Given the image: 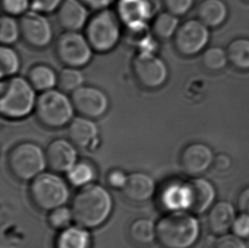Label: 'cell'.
Instances as JSON below:
<instances>
[{
	"label": "cell",
	"mask_w": 249,
	"mask_h": 248,
	"mask_svg": "<svg viewBox=\"0 0 249 248\" xmlns=\"http://www.w3.org/2000/svg\"><path fill=\"white\" fill-rule=\"evenodd\" d=\"M113 208L110 193L99 185H85L75 195L71 210L73 220L85 229L97 228L107 220Z\"/></svg>",
	"instance_id": "obj_1"
},
{
	"label": "cell",
	"mask_w": 249,
	"mask_h": 248,
	"mask_svg": "<svg viewBox=\"0 0 249 248\" xmlns=\"http://www.w3.org/2000/svg\"><path fill=\"white\" fill-rule=\"evenodd\" d=\"M157 240L163 248H191L198 239L197 219L183 211H175L159 219L156 225Z\"/></svg>",
	"instance_id": "obj_2"
},
{
	"label": "cell",
	"mask_w": 249,
	"mask_h": 248,
	"mask_svg": "<svg viewBox=\"0 0 249 248\" xmlns=\"http://www.w3.org/2000/svg\"><path fill=\"white\" fill-rule=\"evenodd\" d=\"M0 94V111L4 118L22 119L35 110L37 96L27 78L16 75L3 79Z\"/></svg>",
	"instance_id": "obj_3"
},
{
	"label": "cell",
	"mask_w": 249,
	"mask_h": 248,
	"mask_svg": "<svg viewBox=\"0 0 249 248\" xmlns=\"http://www.w3.org/2000/svg\"><path fill=\"white\" fill-rule=\"evenodd\" d=\"M36 118L44 127L58 129L68 126L75 118V108L71 97L61 89L41 92L34 110Z\"/></svg>",
	"instance_id": "obj_4"
},
{
	"label": "cell",
	"mask_w": 249,
	"mask_h": 248,
	"mask_svg": "<svg viewBox=\"0 0 249 248\" xmlns=\"http://www.w3.org/2000/svg\"><path fill=\"white\" fill-rule=\"evenodd\" d=\"M122 21L116 11L104 9L98 10L89 18L85 27V36L97 53L112 51L123 36Z\"/></svg>",
	"instance_id": "obj_5"
},
{
	"label": "cell",
	"mask_w": 249,
	"mask_h": 248,
	"mask_svg": "<svg viewBox=\"0 0 249 248\" xmlns=\"http://www.w3.org/2000/svg\"><path fill=\"white\" fill-rule=\"evenodd\" d=\"M46 165V153L34 142L17 144L8 155L10 171L13 176L22 181L34 179L44 172Z\"/></svg>",
	"instance_id": "obj_6"
},
{
	"label": "cell",
	"mask_w": 249,
	"mask_h": 248,
	"mask_svg": "<svg viewBox=\"0 0 249 248\" xmlns=\"http://www.w3.org/2000/svg\"><path fill=\"white\" fill-rule=\"evenodd\" d=\"M31 200L38 209L51 212L64 206L69 197L66 182L52 173H42L33 179L29 188Z\"/></svg>",
	"instance_id": "obj_7"
},
{
	"label": "cell",
	"mask_w": 249,
	"mask_h": 248,
	"mask_svg": "<svg viewBox=\"0 0 249 248\" xmlns=\"http://www.w3.org/2000/svg\"><path fill=\"white\" fill-rule=\"evenodd\" d=\"M94 51L86 36L79 32L65 31L55 43V54L65 67L82 68L87 66Z\"/></svg>",
	"instance_id": "obj_8"
},
{
	"label": "cell",
	"mask_w": 249,
	"mask_h": 248,
	"mask_svg": "<svg viewBox=\"0 0 249 248\" xmlns=\"http://www.w3.org/2000/svg\"><path fill=\"white\" fill-rule=\"evenodd\" d=\"M132 70L139 84L148 89L163 86L169 74L165 61L152 51L138 52L132 62Z\"/></svg>",
	"instance_id": "obj_9"
},
{
	"label": "cell",
	"mask_w": 249,
	"mask_h": 248,
	"mask_svg": "<svg viewBox=\"0 0 249 248\" xmlns=\"http://www.w3.org/2000/svg\"><path fill=\"white\" fill-rule=\"evenodd\" d=\"M209 27L199 19H191L179 25L174 36L176 51L184 56L201 53L210 39Z\"/></svg>",
	"instance_id": "obj_10"
},
{
	"label": "cell",
	"mask_w": 249,
	"mask_h": 248,
	"mask_svg": "<svg viewBox=\"0 0 249 248\" xmlns=\"http://www.w3.org/2000/svg\"><path fill=\"white\" fill-rule=\"evenodd\" d=\"M20 34L26 44L34 49H44L53 40V28L45 15L28 10L20 17Z\"/></svg>",
	"instance_id": "obj_11"
},
{
	"label": "cell",
	"mask_w": 249,
	"mask_h": 248,
	"mask_svg": "<svg viewBox=\"0 0 249 248\" xmlns=\"http://www.w3.org/2000/svg\"><path fill=\"white\" fill-rule=\"evenodd\" d=\"M71 99L76 112L91 119L101 118L110 107L107 94L94 86L83 85L71 93Z\"/></svg>",
	"instance_id": "obj_12"
},
{
	"label": "cell",
	"mask_w": 249,
	"mask_h": 248,
	"mask_svg": "<svg viewBox=\"0 0 249 248\" xmlns=\"http://www.w3.org/2000/svg\"><path fill=\"white\" fill-rule=\"evenodd\" d=\"M70 140L57 139L50 143L46 149L47 165L52 171L68 173L77 163L78 152Z\"/></svg>",
	"instance_id": "obj_13"
},
{
	"label": "cell",
	"mask_w": 249,
	"mask_h": 248,
	"mask_svg": "<svg viewBox=\"0 0 249 248\" xmlns=\"http://www.w3.org/2000/svg\"><path fill=\"white\" fill-rule=\"evenodd\" d=\"M213 154L211 148L202 143H192L182 151L180 165L186 175H202L213 165Z\"/></svg>",
	"instance_id": "obj_14"
},
{
	"label": "cell",
	"mask_w": 249,
	"mask_h": 248,
	"mask_svg": "<svg viewBox=\"0 0 249 248\" xmlns=\"http://www.w3.org/2000/svg\"><path fill=\"white\" fill-rule=\"evenodd\" d=\"M187 195L186 210L201 214L207 211L215 198V189L212 183L203 178H192L185 184Z\"/></svg>",
	"instance_id": "obj_15"
},
{
	"label": "cell",
	"mask_w": 249,
	"mask_h": 248,
	"mask_svg": "<svg viewBox=\"0 0 249 248\" xmlns=\"http://www.w3.org/2000/svg\"><path fill=\"white\" fill-rule=\"evenodd\" d=\"M88 9L80 0H63L56 11L58 23L65 31L79 32L89 20Z\"/></svg>",
	"instance_id": "obj_16"
},
{
	"label": "cell",
	"mask_w": 249,
	"mask_h": 248,
	"mask_svg": "<svg viewBox=\"0 0 249 248\" xmlns=\"http://www.w3.org/2000/svg\"><path fill=\"white\" fill-rule=\"evenodd\" d=\"M152 0H118L116 12L124 25L147 21L157 12Z\"/></svg>",
	"instance_id": "obj_17"
},
{
	"label": "cell",
	"mask_w": 249,
	"mask_h": 248,
	"mask_svg": "<svg viewBox=\"0 0 249 248\" xmlns=\"http://www.w3.org/2000/svg\"><path fill=\"white\" fill-rule=\"evenodd\" d=\"M122 191L129 201L137 203L145 202L155 193V182L150 175L145 173H133L128 175L127 182Z\"/></svg>",
	"instance_id": "obj_18"
},
{
	"label": "cell",
	"mask_w": 249,
	"mask_h": 248,
	"mask_svg": "<svg viewBox=\"0 0 249 248\" xmlns=\"http://www.w3.org/2000/svg\"><path fill=\"white\" fill-rule=\"evenodd\" d=\"M99 135V128L91 118L75 117L68 125V137L77 147H90L95 143Z\"/></svg>",
	"instance_id": "obj_19"
},
{
	"label": "cell",
	"mask_w": 249,
	"mask_h": 248,
	"mask_svg": "<svg viewBox=\"0 0 249 248\" xmlns=\"http://www.w3.org/2000/svg\"><path fill=\"white\" fill-rule=\"evenodd\" d=\"M123 36L129 47L137 49L139 52L155 51L154 34L147 21H139L124 25Z\"/></svg>",
	"instance_id": "obj_20"
},
{
	"label": "cell",
	"mask_w": 249,
	"mask_h": 248,
	"mask_svg": "<svg viewBox=\"0 0 249 248\" xmlns=\"http://www.w3.org/2000/svg\"><path fill=\"white\" fill-rule=\"evenodd\" d=\"M236 219L235 210L229 202L219 201L210 209L207 225L209 231L214 235H223L232 227Z\"/></svg>",
	"instance_id": "obj_21"
},
{
	"label": "cell",
	"mask_w": 249,
	"mask_h": 248,
	"mask_svg": "<svg viewBox=\"0 0 249 248\" xmlns=\"http://www.w3.org/2000/svg\"><path fill=\"white\" fill-rule=\"evenodd\" d=\"M198 19L209 27L221 26L228 17V7L223 0H203L197 10Z\"/></svg>",
	"instance_id": "obj_22"
},
{
	"label": "cell",
	"mask_w": 249,
	"mask_h": 248,
	"mask_svg": "<svg viewBox=\"0 0 249 248\" xmlns=\"http://www.w3.org/2000/svg\"><path fill=\"white\" fill-rule=\"evenodd\" d=\"M27 79L35 90L44 92L57 86L58 74L50 66L39 64L31 68L27 74Z\"/></svg>",
	"instance_id": "obj_23"
},
{
	"label": "cell",
	"mask_w": 249,
	"mask_h": 248,
	"mask_svg": "<svg viewBox=\"0 0 249 248\" xmlns=\"http://www.w3.org/2000/svg\"><path fill=\"white\" fill-rule=\"evenodd\" d=\"M90 235L82 226H69L62 230L55 242V248H89Z\"/></svg>",
	"instance_id": "obj_24"
},
{
	"label": "cell",
	"mask_w": 249,
	"mask_h": 248,
	"mask_svg": "<svg viewBox=\"0 0 249 248\" xmlns=\"http://www.w3.org/2000/svg\"><path fill=\"white\" fill-rule=\"evenodd\" d=\"M160 202L170 212L182 211L187 208V195L185 185L170 184L160 194Z\"/></svg>",
	"instance_id": "obj_25"
},
{
	"label": "cell",
	"mask_w": 249,
	"mask_h": 248,
	"mask_svg": "<svg viewBox=\"0 0 249 248\" xmlns=\"http://www.w3.org/2000/svg\"><path fill=\"white\" fill-rule=\"evenodd\" d=\"M128 234L135 244L148 245L157 238L156 225L148 218L135 219L129 226Z\"/></svg>",
	"instance_id": "obj_26"
},
{
	"label": "cell",
	"mask_w": 249,
	"mask_h": 248,
	"mask_svg": "<svg viewBox=\"0 0 249 248\" xmlns=\"http://www.w3.org/2000/svg\"><path fill=\"white\" fill-rule=\"evenodd\" d=\"M178 27V17L166 10L156 16L151 27L155 37L167 40L174 37Z\"/></svg>",
	"instance_id": "obj_27"
},
{
	"label": "cell",
	"mask_w": 249,
	"mask_h": 248,
	"mask_svg": "<svg viewBox=\"0 0 249 248\" xmlns=\"http://www.w3.org/2000/svg\"><path fill=\"white\" fill-rule=\"evenodd\" d=\"M229 61L241 70H249V38H236L227 47Z\"/></svg>",
	"instance_id": "obj_28"
},
{
	"label": "cell",
	"mask_w": 249,
	"mask_h": 248,
	"mask_svg": "<svg viewBox=\"0 0 249 248\" xmlns=\"http://www.w3.org/2000/svg\"><path fill=\"white\" fill-rule=\"evenodd\" d=\"M20 58L17 51L10 45L0 48V75L2 78L16 76L20 70Z\"/></svg>",
	"instance_id": "obj_29"
},
{
	"label": "cell",
	"mask_w": 249,
	"mask_h": 248,
	"mask_svg": "<svg viewBox=\"0 0 249 248\" xmlns=\"http://www.w3.org/2000/svg\"><path fill=\"white\" fill-rule=\"evenodd\" d=\"M84 76L80 68L66 67L58 74L57 86L65 93H72L84 85Z\"/></svg>",
	"instance_id": "obj_30"
},
{
	"label": "cell",
	"mask_w": 249,
	"mask_h": 248,
	"mask_svg": "<svg viewBox=\"0 0 249 248\" xmlns=\"http://www.w3.org/2000/svg\"><path fill=\"white\" fill-rule=\"evenodd\" d=\"M20 34V23L14 17L5 15L0 19V41L3 45H11L19 40Z\"/></svg>",
	"instance_id": "obj_31"
},
{
	"label": "cell",
	"mask_w": 249,
	"mask_h": 248,
	"mask_svg": "<svg viewBox=\"0 0 249 248\" xmlns=\"http://www.w3.org/2000/svg\"><path fill=\"white\" fill-rule=\"evenodd\" d=\"M94 168L85 161L76 163L71 170L68 172V180L71 185L78 187L89 185L94 180Z\"/></svg>",
	"instance_id": "obj_32"
},
{
	"label": "cell",
	"mask_w": 249,
	"mask_h": 248,
	"mask_svg": "<svg viewBox=\"0 0 249 248\" xmlns=\"http://www.w3.org/2000/svg\"><path fill=\"white\" fill-rule=\"evenodd\" d=\"M204 67L211 71H220L227 66L229 58L227 51L220 47H211L203 52L202 58Z\"/></svg>",
	"instance_id": "obj_33"
},
{
	"label": "cell",
	"mask_w": 249,
	"mask_h": 248,
	"mask_svg": "<svg viewBox=\"0 0 249 248\" xmlns=\"http://www.w3.org/2000/svg\"><path fill=\"white\" fill-rule=\"evenodd\" d=\"M73 219L71 208L61 206L51 210L48 216V223L50 226L55 230H65L70 226Z\"/></svg>",
	"instance_id": "obj_34"
},
{
	"label": "cell",
	"mask_w": 249,
	"mask_h": 248,
	"mask_svg": "<svg viewBox=\"0 0 249 248\" xmlns=\"http://www.w3.org/2000/svg\"><path fill=\"white\" fill-rule=\"evenodd\" d=\"M1 5L6 15L21 17L31 9V0H1Z\"/></svg>",
	"instance_id": "obj_35"
},
{
	"label": "cell",
	"mask_w": 249,
	"mask_h": 248,
	"mask_svg": "<svg viewBox=\"0 0 249 248\" xmlns=\"http://www.w3.org/2000/svg\"><path fill=\"white\" fill-rule=\"evenodd\" d=\"M195 0H163L166 10L177 17H181L192 9Z\"/></svg>",
	"instance_id": "obj_36"
},
{
	"label": "cell",
	"mask_w": 249,
	"mask_h": 248,
	"mask_svg": "<svg viewBox=\"0 0 249 248\" xmlns=\"http://www.w3.org/2000/svg\"><path fill=\"white\" fill-rule=\"evenodd\" d=\"M63 0H31V10L45 14L57 11Z\"/></svg>",
	"instance_id": "obj_37"
},
{
	"label": "cell",
	"mask_w": 249,
	"mask_h": 248,
	"mask_svg": "<svg viewBox=\"0 0 249 248\" xmlns=\"http://www.w3.org/2000/svg\"><path fill=\"white\" fill-rule=\"evenodd\" d=\"M231 230L240 238H249V215L242 213L238 218H236Z\"/></svg>",
	"instance_id": "obj_38"
},
{
	"label": "cell",
	"mask_w": 249,
	"mask_h": 248,
	"mask_svg": "<svg viewBox=\"0 0 249 248\" xmlns=\"http://www.w3.org/2000/svg\"><path fill=\"white\" fill-rule=\"evenodd\" d=\"M213 248H248L242 238L235 235H228L219 239Z\"/></svg>",
	"instance_id": "obj_39"
},
{
	"label": "cell",
	"mask_w": 249,
	"mask_h": 248,
	"mask_svg": "<svg viewBox=\"0 0 249 248\" xmlns=\"http://www.w3.org/2000/svg\"><path fill=\"white\" fill-rule=\"evenodd\" d=\"M128 179V176L119 169L111 170L107 177L108 185L114 189H123Z\"/></svg>",
	"instance_id": "obj_40"
},
{
	"label": "cell",
	"mask_w": 249,
	"mask_h": 248,
	"mask_svg": "<svg viewBox=\"0 0 249 248\" xmlns=\"http://www.w3.org/2000/svg\"><path fill=\"white\" fill-rule=\"evenodd\" d=\"M213 167L218 172L228 171L231 167V160L226 154H219L213 158Z\"/></svg>",
	"instance_id": "obj_41"
},
{
	"label": "cell",
	"mask_w": 249,
	"mask_h": 248,
	"mask_svg": "<svg viewBox=\"0 0 249 248\" xmlns=\"http://www.w3.org/2000/svg\"><path fill=\"white\" fill-rule=\"evenodd\" d=\"M237 207L242 213L249 215V186L241 191L237 198Z\"/></svg>",
	"instance_id": "obj_42"
},
{
	"label": "cell",
	"mask_w": 249,
	"mask_h": 248,
	"mask_svg": "<svg viewBox=\"0 0 249 248\" xmlns=\"http://www.w3.org/2000/svg\"><path fill=\"white\" fill-rule=\"evenodd\" d=\"M89 8L93 10H101L107 9L114 3L115 0H80Z\"/></svg>",
	"instance_id": "obj_43"
}]
</instances>
